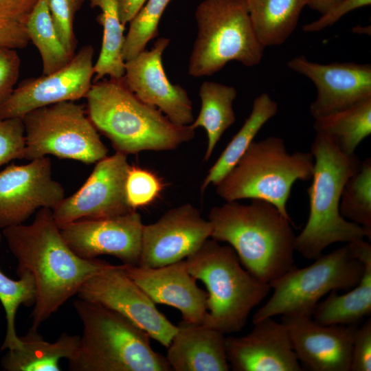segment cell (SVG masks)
<instances>
[{
	"mask_svg": "<svg viewBox=\"0 0 371 371\" xmlns=\"http://www.w3.org/2000/svg\"><path fill=\"white\" fill-rule=\"evenodd\" d=\"M93 54L92 45H85L60 69L22 81L0 106V119L22 118L43 106L85 98L94 76Z\"/></svg>",
	"mask_w": 371,
	"mask_h": 371,
	"instance_id": "obj_13",
	"label": "cell"
},
{
	"mask_svg": "<svg viewBox=\"0 0 371 371\" xmlns=\"http://www.w3.org/2000/svg\"><path fill=\"white\" fill-rule=\"evenodd\" d=\"M278 110L277 103L267 93H262L254 99L249 117L208 170L201 185V194L209 186H216L235 166L261 128L277 113Z\"/></svg>",
	"mask_w": 371,
	"mask_h": 371,
	"instance_id": "obj_26",
	"label": "cell"
},
{
	"mask_svg": "<svg viewBox=\"0 0 371 371\" xmlns=\"http://www.w3.org/2000/svg\"><path fill=\"white\" fill-rule=\"evenodd\" d=\"M164 186L162 181L150 170L131 166L126 182L130 207L136 210L151 204L159 196Z\"/></svg>",
	"mask_w": 371,
	"mask_h": 371,
	"instance_id": "obj_34",
	"label": "cell"
},
{
	"mask_svg": "<svg viewBox=\"0 0 371 371\" xmlns=\"http://www.w3.org/2000/svg\"><path fill=\"white\" fill-rule=\"evenodd\" d=\"M371 370V319L357 328L353 339L350 371Z\"/></svg>",
	"mask_w": 371,
	"mask_h": 371,
	"instance_id": "obj_38",
	"label": "cell"
},
{
	"mask_svg": "<svg viewBox=\"0 0 371 371\" xmlns=\"http://www.w3.org/2000/svg\"><path fill=\"white\" fill-rule=\"evenodd\" d=\"M348 244L354 256L364 265L363 276L346 293L339 295L333 290L317 304L311 317L319 324H357L371 313V245L363 239Z\"/></svg>",
	"mask_w": 371,
	"mask_h": 371,
	"instance_id": "obj_23",
	"label": "cell"
},
{
	"mask_svg": "<svg viewBox=\"0 0 371 371\" xmlns=\"http://www.w3.org/2000/svg\"><path fill=\"white\" fill-rule=\"evenodd\" d=\"M122 265L125 273L155 304L177 308L185 322H204L207 313V293L198 286L185 259L155 268Z\"/></svg>",
	"mask_w": 371,
	"mask_h": 371,
	"instance_id": "obj_21",
	"label": "cell"
},
{
	"mask_svg": "<svg viewBox=\"0 0 371 371\" xmlns=\"http://www.w3.org/2000/svg\"><path fill=\"white\" fill-rule=\"evenodd\" d=\"M38 0H0V21L24 25Z\"/></svg>",
	"mask_w": 371,
	"mask_h": 371,
	"instance_id": "obj_40",
	"label": "cell"
},
{
	"mask_svg": "<svg viewBox=\"0 0 371 371\" xmlns=\"http://www.w3.org/2000/svg\"><path fill=\"white\" fill-rule=\"evenodd\" d=\"M291 346L311 371H350L357 324L322 325L311 317L282 316Z\"/></svg>",
	"mask_w": 371,
	"mask_h": 371,
	"instance_id": "obj_19",
	"label": "cell"
},
{
	"mask_svg": "<svg viewBox=\"0 0 371 371\" xmlns=\"http://www.w3.org/2000/svg\"><path fill=\"white\" fill-rule=\"evenodd\" d=\"M170 39H157L150 50H144L125 61L123 80L141 100L160 110L171 122L190 125L194 118L186 90L170 82L165 72L162 55Z\"/></svg>",
	"mask_w": 371,
	"mask_h": 371,
	"instance_id": "obj_17",
	"label": "cell"
},
{
	"mask_svg": "<svg viewBox=\"0 0 371 371\" xmlns=\"http://www.w3.org/2000/svg\"><path fill=\"white\" fill-rule=\"evenodd\" d=\"M88 117L116 152L166 151L192 139L195 129L171 122L136 96L122 78L102 79L86 95Z\"/></svg>",
	"mask_w": 371,
	"mask_h": 371,
	"instance_id": "obj_3",
	"label": "cell"
},
{
	"mask_svg": "<svg viewBox=\"0 0 371 371\" xmlns=\"http://www.w3.org/2000/svg\"><path fill=\"white\" fill-rule=\"evenodd\" d=\"M29 42L23 25L0 21V46L15 49H23L27 45Z\"/></svg>",
	"mask_w": 371,
	"mask_h": 371,
	"instance_id": "obj_41",
	"label": "cell"
},
{
	"mask_svg": "<svg viewBox=\"0 0 371 371\" xmlns=\"http://www.w3.org/2000/svg\"><path fill=\"white\" fill-rule=\"evenodd\" d=\"M310 152L314 158L312 183L307 189L310 211L304 227L295 236L294 248L304 258L316 259L333 243L370 240L371 232L346 220L339 212L344 186L359 168V157L343 153L322 133H316Z\"/></svg>",
	"mask_w": 371,
	"mask_h": 371,
	"instance_id": "obj_4",
	"label": "cell"
},
{
	"mask_svg": "<svg viewBox=\"0 0 371 371\" xmlns=\"http://www.w3.org/2000/svg\"><path fill=\"white\" fill-rule=\"evenodd\" d=\"M287 66L306 76L317 89L310 106L314 119L348 108L371 98V65L355 63L321 64L304 56L291 59Z\"/></svg>",
	"mask_w": 371,
	"mask_h": 371,
	"instance_id": "obj_18",
	"label": "cell"
},
{
	"mask_svg": "<svg viewBox=\"0 0 371 371\" xmlns=\"http://www.w3.org/2000/svg\"><path fill=\"white\" fill-rule=\"evenodd\" d=\"M364 265L347 243L317 257L311 265L293 267L269 282L273 293L252 323L275 316L311 317L319 300L335 290L349 291L363 276Z\"/></svg>",
	"mask_w": 371,
	"mask_h": 371,
	"instance_id": "obj_9",
	"label": "cell"
},
{
	"mask_svg": "<svg viewBox=\"0 0 371 371\" xmlns=\"http://www.w3.org/2000/svg\"><path fill=\"white\" fill-rule=\"evenodd\" d=\"M314 120L316 133L330 137L343 153L355 154L359 144L371 133V98Z\"/></svg>",
	"mask_w": 371,
	"mask_h": 371,
	"instance_id": "obj_29",
	"label": "cell"
},
{
	"mask_svg": "<svg viewBox=\"0 0 371 371\" xmlns=\"http://www.w3.org/2000/svg\"><path fill=\"white\" fill-rule=\"evenodd\" d=\"M65 197L47 157L11 164L0 171V228L23 223L38 209L53 210Z\"/></svg>",
	"mask_w": 371,
	"mask_h": 371,
	"instance_id": "obj_14",
	"label": "cell"
},
{
	"mask_svg": "<svg viewBox=\"0 0 371 371\" xmlns=\"http://www.w3.org/2000/svg\"><path fill=\"white\" fill-rule=\"evenodd\" d=\"M2 234L0 233V245ZM19 280H12L0 269V302L5 310L7 322L6 334L1 350L21 348V341L15 328V317L21 305L33 306L36 291L33 278L28 273H22Z\"/></svg>",
	"mask_w": 371,
	"mask_h": 371,
	"instance_id": "obj_31",
	"label": "cell"
},
{
	"mask_svg": "<svg viewBox=\"0 0 371 371\" xmlns=\"http://www.w3.org/2000/svg\"><path fill=\"white\" fill-rule=\"evenodd\" d=\"M252 330L241 337H225L229 368L235 371H301L288 332L273 317L253 323Z\"/></svg>",
	"mask_w": 371,
	"mask_h": 371,
	"instance_id": "obj_20",
	"label": "cell"
},
{
	"mask_svg": "<svg viewBox=\"0 0 371 371\" xmlns=\"http://www.w3.org/2000/svg\"><path fill=\"white\" fill-rule=\"evenodd\" d=\"M91 8L100 10L96 20L102 26L100 52L94 64L93 82L108 76L122 78L124 74L125 60L122 51L125 39V25L122 23L117 0H89Z\"/></svg>",
	"mask_w": 371,
	"mask_h": 371,
	"instance_id": "obj_28",
	"label": "cell"
},
{
	"mask_svg": "<svg viewBox=\"0 0 371 371\" xmlns=\"http://www.w3.org/2000/svg\"><path fill=\"white\" fill-rule=\"evenodd\" d=\"M339 212L346 220L371 232V159L361 161L348 178L340 199Z\"/></svg>",
	"mask_w": 371,
	"mask_h": 371,
	"instance_id": "obj_32",
	"label": "cell"
},
{
	"mask_svg": "<svg viewBox=\"0 0 371 371\" xmlns=\"http://www.w3.org/2000/svg\"><path fill=\"white\" fill-rule=\"evenodd\" d=\"M25 131L23 159L48 155L94 164L107 157L109 149L82 106L65 101L32 111L22 118Z\"/></svg>",
	"mask_w": 371,
	"mask_h": 371,
	"instance_id": "obj_10",
	"label": "cell"
},
{
	"mask_svg": "<svg viewBox=\"0 0 371 371\" xmlns=\"http://www.w3.org/2000/svg\"><path fill=\"white\" fill-rule=\"evenodd\" d=\"M199 93L201 109L190 126L205 129L207 142L204 160L207 161L223 134L236 121L233 102L237 91L232 86L205 81L201 85Z\"/></svg>",
	"mask_w": 371,
	"mask_h": 371,
	"instance_id": "obj_27",
	"label": "cell"
},
{
	"mask_svg": "<svg viewBox=\"0 0 371 371\" xmlns=\"http://www.w3.org/2000/svg\"><path fill=\"white\" fill-rule=\"evenodd\" d=\"M313 170L311 152L291 154L282 138L269 136L253 141L215 186L216 192L226 202L245 199L266 201L290 218L286 204L292 187L297 181L311 180Z\"/></svg>",
	"mask_w": 371,
	"mask_h": 371,
	"instance_id": "obj_7",
	"label": "cell"
},
{
	"mask_svg": "<svg viewBox=\"0 0 371 371\" xmlns=\"http://www.w3.org/2000/svg\"><path fill=\"white\" fill-rule=\"evenodd\" d=\"M74 306L83 329L67 360L69 370H172L166 357L152 348L148 335L122 315L80 298Z\"/></svg>",
	"mask_w": 371,
	"mask_h": 371,
	"instance_id": "obj_5",
	"label": "cell"
},
{
	"mask_svg": "<svg viewBox=\"0 0 371 371\" xmlns=\"http://www.w3.org/2000/svg\"><path fill=\"white\" fill-rule=\"evenodd\" d=\"M254 32L266 47L284 43L308 0H244Z\"/></svg>",
	"mask_w": 371,
	"mask_h": 371,
	"instance_id": "obj_25",
	"label": "cell"
},
{
	"mask_svg": "<svg viewBox=\"0 0 371 371\" xmlns=\"http://www.w3.org/2000/svg\"><path fill=\"white\" fill-rule=\"evenodd\" d=\"M21 69V58L16 49L0 46V106L11 95Z\"/></svg>",
	"mask_w": 371,
	"mask_h": 371,
	"instance_id": "obj_37",
	"label": "cell"
},
{
	"mask_svg": "<svg viewBox=\"0 0 371 371\" xmlns=\"http://www.w3.org/2000/svg\"><path fill=\"white\" fill-rule=\"evenodd\" d=\"M166 359L175 371H227L225 336L205 324L182 320L167 347Z\"/></svg>",
	"mask_w": 371,
	"mask_h": 371,
	"instance_id": "obj_22",
	"label": "cell"
},
{
	"mask_svg": "<svg viewBox=\"0 0 371 371\" xmlns=\"http://www.w3.org/2000/svg\"><path fill=\"white\" fill-rule=\"evenodd\" d=\"M122 23L125 25L137 14L147 0H117Z\"/></svg>",
	"mask_w": 371,
	"mask_h": 371,
	"instance_id": "obj_42",
	"label": "cell"
},
{
	"mask_svg": "<svg viewBox=\"0 0 371 371\" xmlns=\"http://www.w3.org/2000/svg\"><path fill=\"white\" fill-rule=\"evenodd\" d=\"M25 131L21 118L0 119V168L23 159Z\"/></svg>",
	"mask_w": 371,
	"mask_h": 371,
	"instance_id": "obj_36",
	"label": "cell"
},
{
	"mask_svg": "<svg viewBox=\"0 0 371 371\" xmlns=\"http://www.w3.org/2000/svg\"><path fill=\"white\" fill-rule=\"evenodd\" d=\"M371 4V0H341L332 8L322 14L321 16L303 26L306 32H316L333 25L343 16L355 9L368 6Z\"/></svg>",
	"mask_w": 371,
	"mask_h": 371,
	"instance_id": "obj_39",
	"label": "cell"
},
{
	"mask_svg": "<svg viewBox=\"0 0 371 371\" xmlns=\"http://www.w3.org/2000/svg\"><path fill=\"white\" fill-rule=\"evenodd\" d=\"M17 261L16 273H28L35 284L32 327L37 329L93 276L113 266L98 258L76 254L63 239L49 208L38 210L32 223L3 229Z\"/></svg>",
	"mask_w": 371,
	"mask_h": 371,
	"instance_id": "obj_1",
	"label": "cell"
},
{
	"mask_svg": "<svg viewBox=\"0 0 371 371\" xmlns=\"http://www.w3.org/2000/svg\"><path fill=\"white\" fill-rule=\"evenodd\" d=\"M95 164L80 188L52 210L58 227L80 219L112 217L134 210L126 191L131 167L127 155L116 152Z\"/></svg>",
	"mask_w": 371,
	"mask_h": 371,
	"instance_id": "obj_12",
	"label": "cell"
},
{
	"mask_svg": "<svg viewBox=\"0 0 371 371\" xmlns=\"http://www.w3.org/2000/svg\"><path fill=\"white\" fill-rule=\"evenodd\" d=\"M84 0H48L49 12L59 37L72 55L77 45L74 24Z\"/></svg>",
	"mask_w": 371,
	"mask_h": 371,
	"instance_id": "obj_35",
	"label": "cell"
},
{
	"mask_svg": "<svg viewBox=\"0 0 371 371\" xmlns=\"http://www.w3.org/2000/svg\"><path fill=\"white\" fill-rule=\"evenodd\" d=\"M136 210L102 218L75 221L60 227L71 249L85 259L113 256L122 264L138 265L144 227Z\"/></svg>",
	"mask_w": 371,
	"mask_h": 371,
	"instance_id": "obj_15",
	"label": "cell"
},
{
	"mask_svg": "<svg viewBox=\"0 0 371 371\" xmlns=\"http://www.w3.org/2000/svg\"><path fill=\"white\" fill-rule=\"evenodd\" d=\"M190 273L203 282L207 293V313L203 322L224 335L245 326L250 313L271 290L242 267L229 245L213 239L186 259Z\"/></svg>",
	"mask_w": 371,
	"mask_h": 371,
	"instance_id": "obj_6",
	"label": "cell"
},
{
	"mask_svg": "<svg viewBox=\"0 0 371 371\" xmlns=\"http://www.w3.org/2000/svg\"><path fill=\"white\" fill-rule=\"evenodd\" d=\"M207 220L212 239L227 243L243 267L259 280L269 283L295 267L291 220L271 203L225 202L212 207Z\"/></svg>",
	"mask_w": 371,
	"mask_h": 371,
	"instance_id": "obj_2",
	"label": "cell"
},
{
	"mask_svg": "<svg viewBox=\"0 0 371 371\" xmlns=\"http://www.w3.org/2000/svg\"><path fill=\"white\" fill-rule=\"evenodd\" d=\"M211 224L190 203L172 207L144 225L139 265L159 267L186 259L211 235Z\"/></svg>",
	"mask_w": 371,
	"mask_h": 371,
	"instance_id": "obj_16",
	"label": "cell"
},
{
	"mask_svg": "<svg viewBox=\"0 0 371 371\" xmlns=\"http://www.w3.org/2000/svg\"><path fill=\"white\" fill-rule=\"evenodd\" d=\"M341 0H308L307 6L323 14Z\"/></svg>",
	"mask_w": 371,
	"mask_h": 371,
	"instance_id": "obj_43",
	"label": "cell"
},
{
	"mask_svg": "<svg viewBox=\"0 0 371 371\" xmlns=\"http://www.w3.org/2000/svg\"><path fill=\"white\" fill-rule=\"evenodd\" d=\"M194 17L198 31L189 58L190 76H212L233 60L246 67L260 64L265 47L244 0H203Z\"/></svg>",
	"mask_w": 371,
	"mask_h": 371,
	"instance_id": "obj_8",
	"label": "cell"
},
{
	"mask_svg": "<svg viewBox=\"0 0 371 371\" xmlns=\"http://www.w3.org/2000/svg\"><path fill=\"white\" fill-rule=\"evenodd\" d=\"M21 348L8 350L1 364L7 371H60V360L70 359L77 348L80 336L63 333L54 342H48L30 328L19 337Z\"/></svg>",
	"mask_w": 371,
	"mask_h": 371,
	"instance_id": "obj_24",
	"label": "cell"
},
{
	"mask_svg": "<svg viewBox=\"0 0 371 371\" xmlns=\"http://www.w3.org/2000/svg\"><path fill=\"white\" fill-rule=\"evenodd\" d=\"M171 1L147 0L128 23L122 51L125 61L145 50L148 42L158 35L160 19Z\"/></svg>",
	"mask_w": 371,
	"mask_h": 371,
	"instance_id": "obj_33",
	"label": "cell"
},
{
	"mask_svg": "<svg viewBox=\"0 0 371 371\" xmlns=\"http://www.w3.org/2000/svg\"><path fill=\"white\" fill-rule=\"evenodd\" d=\"M25 31L41 56L43 72L47 75L65 67L73 58L61 41L52 18L48 0H38L25 23Z\"/></svg>",
	"mask_w": 371,
	"mask_h": 371,
	"instance_id": "obj_30",
	"label": "cell"
},
{
	"mask_svg": "<svg viewBox=\"0 0 371 371\" xmlns=\"http://www.w3.org/2000/svg\"><path fill=\"white\" fill-rule=\"evenodd\" d=\"M77 295L80 299L119 313L166 348L177 330V326L157 308L148 295L125 273L123 265H113L93 276L82 284Z\"/></svg>",
	"mask_w": 371,
	"mask_h": 371,
	"instance_id": "obj_11",
	"label": "cell"
}]
</instances>
